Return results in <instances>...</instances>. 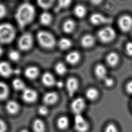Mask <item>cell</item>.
<instances>
[{"label": "cell", "instance_id": "6da1fadb", "mask_svg": "<svg viewBox=\"0 0 132 132\" xmlns=\"http://www.w3.org/2000/svg\"><path fill=\"white\" fill-rule=\"evenodd\" d=\"M35 15V8L31 4L24 3L17 11L15 18L20 27L24 28L33 20Z\"/></svg>", "mask_w": 132, "mask_h": 132}, {"label": "cell", "instance_id": "7a4b0ae2", "mask_svg": "<svg viewBox=\"0 0 132 132\" xmlns=\"http://www.w3.org/2000/svg\"><path fill=\"white\" fill-rule=\"evenodd\" d=\"M15 31L11 24H3L0 25V42L8 44L15 38Z\"/></svg>", "mask_w": 132, "mask_h": 132}, {"label": "cell", "instance_id": "3957f363", "mask_svg": "<svg viewBox=\"0 0 132 132\" xmlns=\"http://www.w3.org/2000/svg\"><path fill=\"white\" fill-rule=\"evenodd\" d=\"M38 39L41 46L44 48H50L55 45L54 38L51 34L46 31H40L38 34Z\"/></svg>", "mask_w": 132, "mask_h": 132}, {"label": "cell", "instance_id": "277c9868", "mask_svg": "<svg viewBox=\"0 0 132 132\" xmlns=\"http://www.w3.org/2000/svg\"><path fill=\"white\" fill-rule=\"evenodd\" d=\"M74 125V128L77 132H87L90 128L88 121L81 114L75 115Z\"/></svg>", "mask_w": 132, "mask_h": 132}, {"label": "cell", "instance_id": "5b68a950", "mask_svg": "<svg viewBox=\"0 0 132 132\" xmlns=\"http://www.w3.org/2000/svg\"><path fill=\"white\" fill-rule=\"evenodd\" d=\"M98 35L99 39L102 42H110L116 37V31L112 28L107 27L101 29L98 32Z\"/></svg>", "mask_w": 132, "mask_h": 132}, {"label": "cell", "instance_id": "8992f818", "mask_svg": "<svg viewBox=\"0 0 132 132\" xmlns=\"http://www.w3.org/2000/svg\"><path fill=\"white\" fill-rule=\"evenodd\" d=\"M86 107V103L84 99L81 97H77L74 99L71 105L72 112L75 115L81 114Z\"/></svg>", "mask_w": 132, "mask_h": 132}, {"label": "cell", "instance_id": "52a82bcc", "mask_svg": "<svg viewBox=\"0 0 132 132\" xmlns=\"http://www.w3.org/2000/svg\"><path fill=\"white\" fill-rule=\"evenodd\" d=\"M33 39L32 35L29 34H26L20 37L19 41V47L22 50H29L33 45Z\"/></svg>", "mask_w": 132, "mask_h": 132}, {"label": "cell", "instance_id": "ba28073f", "mask_svg": "<svg viewBox=\"0 0 132 132\" xmlns=\"http://www.w3.org/2000/svg\"><path fill=\"white\" fill-rule=\"evenodd\" d=\"M79 81L75 77H70L68 79L66 82V88L68 95L72 97L79 88Z\"/></svg>", "mask_w": 132, "mask_h": 132}, {"label": "cell", "instance_id": "9c48e42d", "mask_svg": "<svg viewBox=\"0 0 132 132\" xmlns=\"http://www.w3.org/2000/svg\"><path fill=\"white\" fill-rule=\"evenodd\" d=\"M118 24L122 31L128 32L132 29V18L128 15H124L119 18Z\"/></svg>", "mask_w": 132, "mask_h": 132}, {"label": "cell", "instance_id": "30bf717a", "mask_svg": "<svg viewBox=\"0 0 132 132\" xmlns=\"http://www.w3.org/2000/svg\"><path fill=\"white\" fill-rule=\"evenodd\" d=\"M23 92L22 98L24 101L27 103H32L36 100L37 94L34 90L26 88Z\"/></svg>", "mask_w": 132, "mask_h": 132}, {"label": "cell", "instance_id": "8fae6325", "mask_svg": "<svg viewBox=\"0 0 132 132\" xmlns=\"http://www.w3.org/2000/svg\"><path fill=\"white\" fill-rule=\"evenodd\" d=\"M90 20L92 24L100 25L110 22V19L108 18L100 13H94L91 15Z\"/></svg>", "mask_w": 132, "mask_h": 132}, {"label": "cell", "instance_id": "7c38bea8", "mask_svg": "<svg viewBox=\"0 0 132 132\" xmlns=\"http://www.w3.org/2000/svg\"><path fill=\"white\" fill-rule=\"evenodd\" d=\"M95 74L97 78L103 80L107 77V70L104 65L99 64L97 65L95 68Z\"/></svg>", "mask_w": 132, "mask_h": 132}, {"label": "cell", "instance_id": "4fadbf2b", "mask_svg": "<svg viewBox=\"0 0 132 132\" xmlns=\"http://www.w3.org/2000/svg\"><path fill=\"white\" fill-rule=\"evenodd\" d=\"M81 59V55L78 52L72 51L68 53L66 57V60L69 64L74 65L77 64Z\"/></svg>", "mask_w": 132, "mask_h": 132}, {"label": "cell", "instance_id": "5bb4252c", "mask_svg": "<svg viewBox=\"0 0 132 132\" xmlns=\"http://www.w3.org/2000/svg\"><path fill=\"white\" fill-rule=\"evenodd\" d=\"M13 72L11 67L7 62H3L0 63V74L3 77H9Z\"/></svg>", "mask_w": 132, "mask_h": 132}, {"label": "cell", "instance_id": "9a60e30c", "mask_svg": "<svg viewBox=\"0 0 132 132\" xmlns=\"http://www.w3.org/2000/svg\"><path fill=\"white\" fill-rule=\"evenodd\" d=\"M119 56L115 52H111L107 56V63L109 66L111 67H115L117 66L119 63Z\"/></svg>", "mask_w": 132, "mask_h": 132}, {"label": "cell", "instance_id": "2e32d148", "mask_svg": "<svg viewBox=\"0 0 132 132\" xmlns=\"http://www.w3.org/2000/svg\"><path fill=\"white\" fill-rule=\"evenodd\" d=\"M59 99V96L54 92H50L46 93L44 97V101L46 104L53 105L55 104Z\"/></svg>", "mask_w": 132, "mask_h": 132}, {"label": "cell", "instance_id": "e0dca14e", "mask_svg": "<svg viewBox=\"0 0 132 132\" xmlns=\"http://www.w3.org/2000/svg\"><path fill=\"white\" fill-rule=\"evenodd\" d=\"M95 39L93 36L90 35H85L81 40V45L85 48H89L93 46L95 44Z\"/></svg>", "mask_w": 132, "mask_h": 132}, {"label": "cell", "instance_id": "ac0fdd59", "mask_svg": "<svg viewBox=\"0 0 132 132\" xmlns=\"http://www.w3.org/2000/svg\"><path fill=\"white\" fill-rule=\"evenodd\" d=\"M86 96L90 101L96 100L99 96V92L97 89L93 87L88 88L86 92Z\"/></svg>", "mask_w": 132, "mask_h": 132}, {"label": "cell", "instance_id": "d6986e66", "mask_svg": "<svg viewBox=\"0 0 132 132\" xmlns=\"http://www.w3.org/2000/svg\"><path fill=\"white\" fill-rule=\"evenodd\" d=\"M42 80L43 83L46 86H53L56 83L53 75L48 72H46L43 75Z\"/></svg>", "mask_w": 132, "mask_h": 132}, {"label": "cell", "instance_id": "ffe728a7", "mask_svg": "<svg viewBox=\"0 0 132 132\" xmlns=\"http://www.w3.org/2000/svg\"><path fill=\"white\" fill-rule=\"evenodd\" d=\"M39 70L35 67H30L25 71V75L26 77L30 79H35L39 75Z\"/></svg>", "mask_w": 132, "mask_h": 132}, {"label": "cell", "instance_id": "44dd1931", "mask_svg": "<svg viewBox=\"0 0 132 132\" xmlns=\"http://www.w3.org/2000/svg\"><path fill=\"white\" fill-rule=\"evenodd\" d=\"M6 108L8 112L10 114H15L18 111L19 105L18 104L14 101H10L7 103Z\"/></svg>", "mask_w": 132, "mask_h": 132}, {"label": "cell", "instance_id": "7402d4cb", "mask_svg": "<svg viewBox=\"0 0 132 132\" xmlns=\"http://www.w3.org/2000/svg\"><path fill=\"white\" fill-rule=\"evenodd\" d=\"M69 125V120L66 116H62L59 118L57 121V125L59 129L62 130L66 129Z\"/></svg>", "mask_w": 132, "mask_h": 132}, {"label": "cell", "instance_id": "603a6c76", "mask_svg": "<svg viewBox=\"0 0 132 132\" xmlns=\"http://www.w3.org/2000/svg\"><path fill=\"white\" fill-rule=\"evenodd\" d=\"M75 27V23L73 20H68L65 21L63 24V29L67 33H71L73 31Z\"/></svg>", "mask_w": 132, "mask_h": 132}, {"label": "cell", "instance_id": "cb8c5ba5", "mask_svg": "<svg viewBox=\"0 0 132 132\" xmlns=\"http://www.w3.org/2000/svg\"><path fill=\"white\" fill-rule=\"evenodd\" d=\"M74 13L78 18H81L84 16L86 13V9L84 6L81 5H78L76 6L74 9Z\"/></svg>", "mask_w": 132, "mask_h": 132}, {"label": "cell", "instance_id": "d4e9b609", "mask_svg": "<svg viewBox=\"0 0 132 132\" xmlns=\"http://www.w3.org/2000/svg\"><path fill=\"white\" fill-rule=\"evenodd\" d=\"M9 89L7 86L2 82H0V100H3L7 97Z\"/></svg>", "mask_w": 132, "mask_h": 132}, {"label": "cell", "instance_id": "484cf974", "mask_svg": "<svg viewBox=\"0 0 132 132\" xmlns=\"http://www.w3.org/2000/svg\"><path fill=\"white\" fill-rule=\"evenodd\" d=\"M33 128L35 132H44L45 130V125L42 120L37 119L33 124Z\"/></svg>", "mask_w": 132, "mask_h": 132}, {"label": "cell", "instance_id": "4316f807", "mask_svg": "<svg viewBox=\"0 0 132 132\" xmlns=\"http://www.w3.org/2000/svg\"><path fill=\"white\" fill-rule=\"evenodd\" d=\"M59 45L61 50H68L72 46V42L69 39L62 38L59 41Z\"/></svg>", "mask_w": 132, "mask_h": 132}, {"label": "cell", "instance_id": "83f0119b", "mask_svg": "<svg viewBox=\"0 0 132 132\" xmlns=\"http://www.w3.org/2000/svg\"><path fill=\"white\" fill-rule=\"evenodd\" d=\"M55 71L59 75H64L67 72L66 65L62 62L57 63L55 66Z\"/></svg>", "mask_w": 132, "mask_h": 132}, {"label": "cell", "instance_id": "f1b7e54d", "mask_svg": "<svg viewBox=\"0 0 132 132\" xmlns=\"http://www.w3.org/2000/svg\"><path fill=\"white\" fill-rule=\"evenodd\" d=\"M40 20L42 24L44 25H48L51 23L52 18L51 15L49 13L44 12L41 15Z\"/></svg>", "mask_w": 132, "mask_h": 132}, {"label": "cell", "instance_id": "f546056e", "mask_svg": "<svg viewBox=\"0 0 132 132\" xmlns=\"http://www.w3.org/2000/svg\"><path fill=\"white\" fill-rule=\"evenodd\" d=\"M12 85L14 88H15V90H23L26 88L25 85L24 84V82L20 79H15L13 81Z\"/></svg>", "mask_w": 132, "mask_h": 132}, {"label": "cell", "instance_id": "4dcf8cb0", "mask_svg": "<svg viewBox=\"0 0 132 132\" xmlns=\"http://www.w3.org/2000/svg\"><path fill=\"white\" fill-rule=\"evenodd\" d=\"M37 2L41 7L44 9H48L52 6L54 0H37Z\"/></svg>", "mask_w": 132, "mask_h": 132}, {"label": "cell", "instance_id": "1f68e13d", "mask_svg": "<svg viewBox=\"0 0 132 132\" xmlns=\"http://www.w3.org/2000/svg\"><path fill=\"white\" fill-rule=\"evenodd\" d=\"M72 2V0H58V6L57 10L64 9L70 6Z\"/></svg>", "mask_w": 132, "mask_h": 132}, {"label": "cell", "instance_id": "d6a6232c", "mask_svg": "<svg viewBox=\"0 0 132 132\" xmlns=\"http://www.w3.org/2000/svg\"><path fill=\"white\" fill-rule=\"evenodd\" d=\"M10 59L13 61H17L20 58V54L18 52L13 50L10 52L9 54Z\"/></svg>", "mask_w": 132, "mask_h": 132}, {"label": "cell", "instance_id": "836d02e7", "mask_svg": "<svg viewBox=\"0 0 132 132\" xmlns=\"http://www.w3.org/2000/svg\"><path fill=\"white\" fill-rule=\"evenodd\" d=\"M105 132H118V129L116 125L110 123L107 125L105 128Z\"/></svg>", "mask_w": 132, "mask_h": 132}, {"label": "cell", "instance_id": "e575fe53", "mask_svg": "<svg viewBox=\"0 0 132 132\" xmlns=\"http://www.w3.org/2000/svg\"><path fill=\"white\" fill-rule=\"evenodd\" d=\"M104 81L105 86L108 87H111L114 86V79L111 77H107L104 80Z\"/></svg>", "mask_w": 132, "mask_h": 132}, {"label": "cell", "instance_id": "d590c367", "mask_svg": "<svg viewBox=\"0 0 132 132\" xmlns=\"http://www.w3.org/2000/svg\"><path fill=\"white\" fill-rule=\"evenodd\" d=\"M39 113L42 116H45L48 114V109L46 106H41L39 108Z\"/></svg>", "mask_w": 132, "mask_h": 132}, {"label": "cell", "instance_id": "8d00e7d4", "mask_svg": "<svg viewBox=\"0 0 132 132\" xmlns=\"http://www.w3.org/2000/svg\"><path fill=\"white\" fill-rule=\"evenodd\" d=\"M126 51L128 55L132 56V43H128L126 46Z\"/></svg>", "mask_w": 132, "mask_h": 132}, {"label": "cell", "instance_id": "74e56055", "mask_svg": "<svg viewBox=\"0 0 132 132\" xmlns=\"http://www.w3.org/2000/svg\"><path fill=\"white\" fill-rule=\"evenodd\" d=\"M126 90L128 93L132 94V80L127 83L126 86Z\"/></svg>", "mask_w": 132, "mask_h": 132}, {"label": "cell", "instance_id": "f35d334b", "mask_svg": "<svg viewBox=\"0 0 132 132\" xmlns=\"http://www.w3.org/2000/svg\"><path fill=\"white\" fill-rule=\"evenodd\" d=\"M6 14V8L3 5L0 4V18L4 17Z\"/></svg>", "mask_w": 132, "mask_h": 132}, {"label": "cell", "instance_id": "ab89813d", "mask_svg": "<svg viewBox=\"0 0 132 132\" xmlns=\"http://www.w3.org/2000/svg\"><path fill=\"white\" fill-rule=\"evenodd\" d=\"M6 129V123L4 121L0 119V132H5Z\"/></svg>", "mask_w": 132, "mask_h": 132}, {"label": "cell", "instance_id": "60d3db41", "mask_svg": "<svg viewBox=\"0 0 132 132\" xmlns=\"http://www.w3.org/2000/svg\"><path fill=\"white\" fill-rule=\"evenodd\" d=\"M92 3L95 5H98L100 4L103 0H90Z\"/></svg>", "mask_w": 132, "mask_h": 132}, {"label": "cell", "instance_id": "b9f144b4", "mask_svg": "<svg viewBox=\"0 0 132 132\" xmlns=\"http://www.w3.org/2000/svg\"><path fill=\"white\" fill-rule=\"evenodd\" d=\"M56 83L57 86L59 88H62L63 86V83L62 81H57Z\"/></svg>", "mask_w": 132, "mask_h": 132}, {"label": "cell", "instance_id": "7bdbcfd3", "mask_svg": "<svg viewBox=\"0 0 132 132\" xmlns=\"http://www.w3.org/2000/svg\"><path fill=\"white\" fill-rule=\"evenodd\" d=\"M13 72H15V73L16 74H19L20 73V69H16V70H15V71H13Z\"/></svg>", "mask_w": 132, "mask_h": 132}, {"label": "cell", "instance_id": "ee69618b", "mask_svg": "<svg viewBox=\"0 0 132 132\" xmlns=\"http://www.w3.org/2000/svg\"><path fill=\"white\" fill-rule=\"evenodd\" d=\"M2 48L0 47V56H1V55L2 54Z\"/></svg>", "mask_w": 132, "mask_h": 132}, {"label": "cell", "instance_id": "f6af8a7d", "mask_svg": "<svg viewBox=\"0 0 132 132\" xmlns=\"http://www.w3.org/2000/svg\"><path fill=\"white\" fill-rule=\"evenodd\" d=\"M20 132H29L27 130H26V129H24V130H23L21 131Z\"/></svg>", "mask_w": 132, "mask_h": 132}, {"label": "cell", "instance_id": "bcb514c9", "mask_svg": "<svg viewBox=\"0 0 132 132\" xmlns=\"http://www.w3.org/2000/svg\"></svg>", "mask_w": 132, "mask_h": 132}, {"label": "cell", "instance_id": "7dc6e473", "mask_svg": "<svg viewBox=\"0 0 132 132\" xmlns=\"http://www.w3.org/2000/svg\"></svg>", "mask_w": 132, "mask_h": 132}]
</instances>
